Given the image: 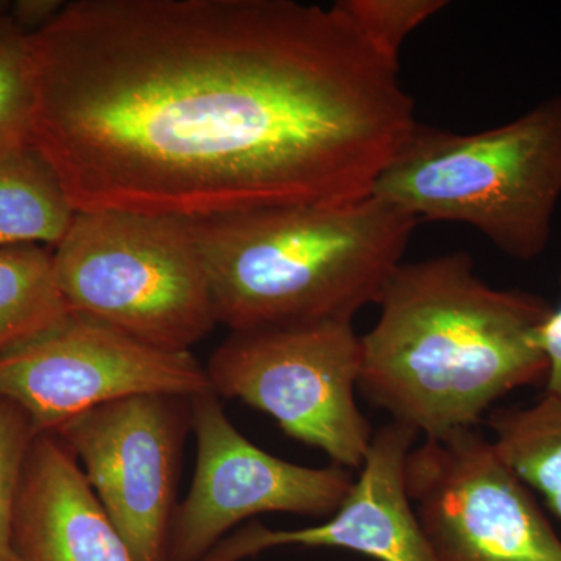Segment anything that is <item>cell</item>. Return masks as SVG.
<instances>
[{
    "instance_id": "cell-19",
    "label": "cell",
    "mask_w": 561,
    "mask_h": 561,
    "mask_svg": "<svg viewBox=\"0 0 561 561\" xmlns=\"http://www.w3.org/2000/svg\"><path fill=\"white\" fill-rule=\"evenodd\" d=\"M65 3L60 0H18L10 3V14L22 31L33 35L49 25L61 13Z\"/></svg>"
},
{
    "instance_id": "cell-15",
    "label": "cell",
    "mask_w": 561,
    "mask_h": 561,
    "mask_svg": "<svg viewBox=\"0 0 561 561\" xmlns=\"http://www.w3.org/2000/svg\"><path fill=\"white\" fill-rule=\"evenodd\" d=\"M68 313L49 247L0 249V354L49 330Z\"/></svg>"
},
{
    "instance_id": "cell-8",
    "label": "cell",
    "mask_w": 561,
    "mask_h": 561,
    "mask_svg": "<svg viewBox=\"0 0 561 561\" xmlns=\"http://www.w3.org/2000/svg\"><path fill=\"white\" fill-rule=\"evenodd\" d=\"M210 390L191 351L157 348L79 313L0 354V400L18 405L38 435L136 394L194 398Z\"/></svg>"
},
{
    "instance_id": "cell-6",
    "label": "cell",
    "mask_w": 561,
    "mask_h": 561,
    "mask_svg": "<svg viewBox=\"0 0 561 561\" xmlns=\"http://www.w3.org/2000/svg\"><path fill=\"white\" fill-rule=\"evenodd\" d=\"M205 368L217 397L267 413L332 465L353 471L364 463L375 432L356 401L362 343L353 321L230 332Z\"/></svg>"
},
{
    "instance_id": "cell-12",
    "label": "cell",
    "mask_w": 561,
    "mask_h": 561,
    "mask_svg": "<svg viewBox=\"0 0 561 561\" xmlns=\"http://www.w3.org/2000/svg\"><path fill=\"white\" fill-rule=\"evenodd\" d=\"M20 561H139L60 437L36 435L13 529Z\"/></svg>"
},
{
    "instance_id": "cell-3",
    "label": "cell",
    "mask_w": 561,
    "mask_h": 561,
    "mask_svg": "<svg viewBox=\"0 0 561 561\" xmlns=\"http://www.w3.org/2000/svg\"><path fill=\"white\" fill-rule=\"evenodd\" d=\"M191 225L217 321L238 332L353 321L381 300L419 221L371 194Z\"/></svg>"
},
{
    "instance_id": "cell-7",
    "label": "cell",
    "mask_w": 561,
    "mask_h": 561,
    "mask_svg": "<svg viewBox=\"0 0 561 561\" xmlns=\"http://www.w3.org/2000/svg\"><path fill=\"white\" fill-rule=\"evenodd\" d=\"M413 511L437 561H561V538L490 438H424L405 461Z\"/></svg>"
},
{
    "instance_id": "cell-16",
    "label": "cell",
    "mask_w": 561,
    "mask_h": 561,
    "mask_svg": "<svg viewBox=\"0 0 561 561\" xmlns=\"http://www.w3.org/2000/svg\"><path fill=\"white\" fill-rule=\"evenodd\" d=\"M35 105L31 35L0 9V157L28 149Z\"/></svg>"
},
{
    "instance_id": "cell-2",
    "label": "cell",
    "mask_w": 561,
    "mask_h": 561,
    "mask_svg": "<svg viewBox=\"0 0 561 561\" xmlns=\"http://www.w3.org/2000/svg\"><path fill=\"white\" fill-rule=\"evenodd\" d=\"M360 335L359 389L424 438L476 430L512 391L545 382L548 301L496 289L465 251L401 264Z\"/></svg>"
},
{
    "instance_id": "cell-21",
    "label": "cell",
    "mask_w": 561,
    "mask_h": 561,
    "mask_svg": "<svg viewBox=\"0 0 561 561\" xmlns=\"http://www.w3.org/2000/svg\"><path fill=\"white\" fill-rule=\"evenodd\" d=\"M7 5H9V3H7V2H0V9H3V7H7Z\"/></svg>"
},
{
    "instance_id": "cell-17",
    "label": "cell",
    "mask_w": 561,
    "mask_h": 561,
    "mask_svg": "<svg viewBox=\"0 0 561 561\" xmlns=\"http://www.w3.org/2000/svg\"><path fill=\"white\" fill-rule=\"evenodd\" d=\"M446 7V0H341L332 9L383 61L400 69L404 41Z\"/></svg>"
},
{
    "instance_id": "cell-14",
    "label": "cell",
    "mask_w": 561,
    "mask_h": 561,
    "mask_svg": "<svg viewBox=\"0 0 561 561\" xmlns=\"http://www.w3.org/2000/svg\"><path fill=\"white\" fill-rule=\"evenodd\" d=\"M489 426L501 459L541 494L561 524V397L545 391L540 400L524 408L494 411Z\"/></svg>"
},
{
    "instance_id": "cell-1",
    "label": "cell",
    "mask_w": 561,
    "mask_h": 561,
    "mask_svg": "<svg viewBox=\"0 0 561 561\" xmlns=\"http://www.w3.org/2000/svg\"><path fill=\"white\" fill-rule=\"evenodd\" d=\"M31 47V147L77 213L359 201L419 124L400 69L332 7L76 0Z\"/></svg>"
},
{
    "instance_id": "cell-13",
    "label": "cell",
    "mask_w": 561,
    "mask_h": 561,
    "mask_svg": "<svg viewBox=\"0 0 561 561\" xmlns=\"http://www.w3.org/2000/svg\"><path fill=\"white\" fill-rule=\"evenodd\" d=\"M76 214L60 180L32 147L0 157V249H55Z\"/></svg>"
},
{
    "instance_id": "cell-9",
    "label": "cell",
    "mask_w": 561,
    "mask_h": 561,
    "mask_svg": "<svg viewBox=\"0 0 561 561\" xmlns=\"http://www.w3.org/2000/svg\"><path fill=\"white\" fill-rule=\"evenodd\" d=\"M192 434L194 478L173 512L164 561H202L232 527L262 513L331 516L354 483L337 465L302 467L257 448L213 390L192 398Z\"/></svg>"
},
{
    "instance_id": "cell-11",
    "label": "cell",
    "mask_w": 561,
    "mask_h": 561,
    "mask_svg": "<svg viewBox=\"0 0 561 561\" xmlns=\"http://www.w3.org/2000/svg\"><path fill=\"white\" fill-rule=\"evenodd\" d=\"M416 438L411 427L390 421L373 435L359 478L330 518L291 530L249 524L202 561H243L284 546L345 549L376 561H437L405 486V461Z\"/></svg>"
},
{
    "instance_id": "cell-10",
    "label": "cell",
    "mask_w": 561,
    "mask_h": 561,
    "mask_svg": "<svg viewBox=\"0 0 561 561\" xmlns=\"http://www.w3.org/2000/svg\"><path fill=\"white\" fill-rule=\"evenodd\" d=\"M192 398L136 394L58 431L139 561H164Z\"/></svg>"
},
{
    "instance_id": "cell-18",
    "label": "cell",
    "mask_w": 561,
    "mask_h": 561,
    "mask_svg": "<svg viewBox=\"0 0 561 561\" xmlns=\"http://www.w3.org/2000/svg\"><path fill=\"white\" fill-rule=\"evenodd\" d=\"M35 427L18 405L0 400V561H20L13 529L25 460Z\"/></svg>"
},
{
    "instance_id": "cell-20",
    "label": "cell",
    "mask_w": 561,
    "mask_h": 561,
    "mask_svg": "<svg viewBox=\"0 0 561 561\" xmlns=\"http://www.w3.org/2000/svg\"><path fill=\"white\" fill-rule=\"evenodd\" d=\"M541 345L548 359L546 391L561 397V306L553 309L545 328H542Z\"/></svg>"
},
{
    "instance_id": "cell-5",
    "label": "cell",
    "mask_w": 561,
    "mask_h": 561,
    "mask_svg": "<svg viewBox=\"0 0 561 561\" xmlns=\"http://www.w3.org/2000/svg\"><path fill=\"white\" fill-rule=\"evenodd\" d=\"M51 261L70 312L147 345L187 353L219 324L190 220L77 213Z\"/></svg>"
},
{
    "instance_id": "cell-4",
    "label": "cell",
    "mask_w": 561,
    "mask_h": 561,
    "mask_svg": "<svg viewBox=\"0 0 561 561\" xmlns=\"http://www.w3.org/2000/svg\"><path fill=\"white\" fill-rule=\"evenodd\" d=\"M371 194L416 221L470 225L512 260H538L561 198V95L479 133L416 124Z\"/></svg>"
}]
</instances>
